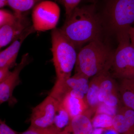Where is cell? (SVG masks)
Returning <instances> with one entry per match:
<instances>
[{
    "label": "cell",
    "mask_w": 134,
    "mask_h": 134,
    "mask_svg": "<svg viewBox=\"0 0 134 134\" xmlns=\"http://www.w3.org/2000/svg\"><path fill=\"white\" fill-rule=\"evenodd\" d=\"M51 51L57 76L56 81H63L71 76L76 63V48L59 29L55 28L52 34Z\"/></svg>",
    "instance_id": "277c9868"
},
{
    "label": "cell",
    "mask_w": 134,
    "mask_h": 134,
    "mask_svg": "<svg viewBox=\"0 0 134 134\" xmlns=\"http://www.w3.org/2000/svg\"><path fill=\"white\" fill-rule=\"evenodd\" d=\"M113 116L105 113H97L92 121L95 128H109L113 127Z\"/></svg>",
    "instance_id": "ffe728a7"
},
{
    "label": "cell",
    "mask_w": 134,
    "mask_h": 134,
    "mask_svg": "<svg viewBox=\"0 0 134 134\" xmlns=\"http://www.w3.org/2000/svg\"><path fill=\"white\" fill-rule=\"evenodd\" d=\"M33 26H29L14 40L12 44L0 53V68H10L15 64L16 60L23 42L27 37L35 31Z\"/></svg>",
    "instance_id": "30bf717a"
},
{
    "label": "cell",
    "mask_w": 134,
    "mask_h": 134,
    "mask_svg": "<svg viewBox=\"0 0 134 134\" xmlns=\"http://www.w3.org/2000/svg\"><path fill=\"white\" fill-rule=\"evenodd\" d=\"M104 72L93 77L89 82L88 90L85 98L88 107V110L91 113L97 111L100 104L98 96L100 82Z\"/></svg>",
    "instance_id": "5bb4252c"
},
{
    "label": "cell",
    "mask_w": 134,
    "mask_h": 134,
    "mask_svg": "<svg viewBox=\"0 0 134 134\" xmlns=\"http://www.w3.org/2000/svg\"><path fill=\"white\" fill-rule=\"evenodd\" d=\"M30 58L29 54L22 56L20 63L16 65L14 70L3 81L0 83V103L1 104L8 102L11 105L16 103V100L13 97V92L16 86L20 83L19 75L22 70L29 64Z\"/></svg>",
    "instance_id": "9c48e42d"
},
{
    "label": "cell",
    "mask_w": 134,
    "mask_h": 134,
    "mask_svg": "<svg viewBox=\"0 0 134 134\" xmlns=\"http://www.w3.org/2000/svg\"><path fill=\"white\" fill-rule=\"evenodd\" d=\"M117 37L118 46L114 51L110 72L114 77L120 79L134 78V48L129 33Z\"/></svg>",
    "instance_id": "5b68a950"
},
{
    "label": "cell",
    "mask_w": 134,
    "mask_h": 134,
    "mask_svg": "<svg viewBox=\"0 0 134 134\" xmlns=\"http://www.w3.org/2000/svg\"><path fill=\"white\" fill-rule=\"evenodd\" d=\"M118 92L124 106L134 111V78L120 79Z\"/></svg>",
    "instance_id": "2e32d148"
},
{
    "label": "cell",
    "mask_w": 134,
    "mask_h": 134,
    "mask_svg": "<svg viewBox=\"0 0 134 134\" xmlns=\"http://www.w3.org/2000/svg\"><path fill=\"white\" fill-rule=\"evenodd\" d=\"M60 10L56 3L44 0L37 4L32 14L35 30L45 31L55 29L60 18Z\"/></svg>",
    "instance_id": "8992f818"
},
{
    "label": "cell",
    "mask_w": 134,
    "mask_h": 134,
    "mask_svg": "<svg viewBox=\"0 0 134 134\" xmlns=\"http://www.w3.org/2000/svg\"><path fill=\"white\" fill-rule=\"evenodd\" d=\"M91 113L88 111L83 114L72 118L69 126L65 131L73 134H92L93 127L90 118Z\"/></svg>",
    "instance_id": "4fadbf2b"
},
{
    "label": "cell",
    "mask_w": 134,
    "mask_h": 134,
    "mask_svg": "<svg viewBox=\"0 0 134 134\" xmlns=\"http://www.w3.org/2000/svg\"><path fill=\"white\" fill-rule=\"evenodd\" d=\"M59 29L76 49L100 39L103 28L100 15L93 4L76 8Z\"/></svg>",
    "instance_id": "6da1fadb"
},
{
    "label": "cell",
    "mask_w": 134,
    "mask_h": 134,
    "mask_svg": "<svg viewBox=\"0 0 134 134\" xmlns=\"http://www.w3.org/2000/svg\"><path fill=\"white\" fill-rule=\"evenodd\" d=\"M113 128L119 134H134V111L125 106L120 107L113 117Z\"/></svg>",
    "instance_id": "8fae6325"
},
{
    "label": "cell",
    "mask_w": 134,
    "mask_h": 134,
    "mask_svg": "<svg viewBox=\"0 0 134 134\" xmlns=\"http://www.w3.org/2000/svg\"><path fill=\"white\" fill-rule=\"evenodd\" d=\"M89 78L79 73L63 81H56L49 95L61 102L70 91L77 90L86 95L88 90Z\"/></svg>",
    "instance_id": "ba28073f"
},
{
    "label": "cell",
    "mask_w": 134,
    "mask_h": 134,
    "mask_svg": "<svg viewBox=\"0 0 134 134\" xmlns=\"http://www.w3.org/2000/svg\"><path fill=\"white\" fill-rule=\"evenodd\" d=\"M114 78L110 71L103 73L99 86L98 96V99L100 104L103 103L108 96L119 93L118 86Z\"/></svg>",
    "instance_id": "e0dca14e"
},
{
    "label": "cell",
    "mask_w": 134,
    "mask_h": 134,
    "mask_svg": "<svg viewBox=\"0 0 134 134\" xmlns=\"http://www.w3.org/2000/svg\"><path fill=\"white\" fill-rule=\"evenodd\" d=\"M82 0H60L65 7L66 17L69 16Z\"/></svg>",
    "instance_id": "7402d4cb"
},
{
    "label": "cell",
    "mask_w": 134,
    "mask_h": 134,
    "mask_svg": "<svg viewBox=\"0 0 134 134\" xmlns=\"http://www.w3.org/2000/svg\"><path fill=\"white\" fill-rule=\"evenodd\" d=\"M100 15L103 29L109 33H129L134 23V0H108Z\"/></svg>",
    "instance_id": "3957f363"
},
{
    "label": "cell",
    "mask_w": 134,
    "mask_h": 134,
    "mask_svg": "<svg viewBox=\"0 0 134 134\" xmlns=\"http://www.w3.org/2000/svg\"><path fill=\"white\" fill-rule=\"evenodd\" d=\"M129 33L131 45L134 48V25L130 29Z\"/></svg>",
    "instance_id": "484cf974"
},
{
    "label": "cell",
    "mask_w": 134,
    "mask_h": 134,
    "mask_svg": "<svg viewBox=\"0 0 134 134\" xmlns=\"http://www.w3.org/2000/svg\"><path fill=\"white\" fill-rule=\"evenodd\" d=\"M114 53L101 39L91 41L81 48L77 54L75 72L90 78L110 71Z\"/></svg>",
    "instance_id": "7a4b0ae2"
},
{
    "label": "cell",
    "mask_w": 134,
    "mask_h": 134,
    "mask_svg": "<svg viewBox=\"0 0 134 134\" xmlns=\"http://www.w3.org/2000/svg\"><path fill=\"white\" fill-rule=\"evenodd\" d=\"M44 0H8V5L14 11L17 16H23V12L33 7L38 2Z\"/></svg>",
    "instance_id": "d6986e66"
},
{
    "label": "cell",
    "mask_w": 134,
    "mask_h": 134,
    "mask_svg": "<svg viewBox=\"0 0 134 134\" xmlns=\"http://www.w3.org/2000/svg\"><path fill=\"white\" fill-rule=\"evenodd\" d=\"M0 134H18L6 124L5 121L0 120Z\"/></svg>",
    "instance_id": "603a6c76"
},
{
    "label": "cell",
    "mask_w": 134,
    "mask_h": 134,
    "mask_svg": "<svg viewBox=\"0 0 134 134\" xmlns=\"http://www.w3.org/2000/svg\"><path fill=\"white\" fill-rule=\"evenodd\" d=\"M103 134H119L114 129H108L104 132Z\"/></svg>",
    "instance_id": "4316f807"
},
{
    "label": "cell",
    "mask_w": 134,
    "mask_h": 134,
    "mask_svg": "<svg viewBox=\"0 0 134 134\" xmlns=\"http://www.w3.org/2000/svg\"><path fill=\"white\" fill-rule=\"evenodd\" d=\"M20 134H44L41 133L38 130L35 129L32 127L30 126L29 129L24 131L22 132Z\"/></svg>",
    "instance_id": "d4e9b609"
},
{
    "label": "cell",
    "mask_w": 134,
    "mask_h": 134,
    "mask_svg": "<svg viewBox=\"0 0 134 134\" xmlns=\"http://www.w3.org/2000/svg\"><path fill=\"white\" fill-rule=\"evenodd\" d=\"M29 26V21L22 16L14 23L0 27V48L14 41Z\"/></svg>",
    "instance_id": "7c38bea8"
},
{
    "label": "cell",
    "mask_w": 134,
    "mask_h": 134,
    "mask_svg": "<svg viewBox=\"0 0 134 134\" xmlns=\"http://www.w3.org/2000/svg\"><path fill=\"white\" fill-rule=\"evenodd\" d=\"M20 17L17 16L15 14H12L7 10L1 9L0 10V27L14 23Z\"/></svg>",
    "instance_id": "44dd1931"
},
{
    "label": "cell",
    "mask_w": 134,
    "mask_h": 134,
    "mask_svg": "<svg viewBox=\"0 0 134 134\" xmlns=\"http://www.w3.org/2000/svg\"><path fill=\"white\" fill-rule=\"evenodd\" d=\"M59 101L50 96L33 108L31 116L30 126L43 130L53 125Z\"/></svg>",
    "instance_id": "52a82bcc"
},
{
    "label": "cell",
    "mask_w": 134,
    "mask_h": 134,
    "mask_svg": "<svg viewBox=\"0 0 134 134\" xmlns=\"http://www.w3.org/2000/svg\"><path fill=\"white\" fill-rule=\"evenodd\" d=\"M7 5H8V0H0V8L1 9Z\"/></svg>",
    "instance_id": "f1b7e54d"
},
{
    "label": "cell",
    "mask_w": 134,
    "mask_h": 134,
    "mask_svg": "<svg viewBox=\"0 0 134 134\" xmlns=\"http://www.w3.org/2000/svg\"><path fill=\"white\" fill-rule=\"evenodd\" d=\"M61 103L72 119L84 113L88 110L86 99L75 97L69 93L63 98Z\"/></svg>",
    "instance_id": "9a60e30c"
},
{
    "label": "cell",
    "mask_w": 134,
    "mask_h": 134,
    "mask_svg": "<svg viewBox=\"0 0 134 134\" xmlns=\"http://www.w3.org/2000/svg\"><path fill=\"white\" fill-rule=\"evenodd\" d=\"M9 69L8 67L0 68V83L3 81L10 74L11 72L9 71Z\"/></svg>",
    "instance_id": "cb8c5ba5"
},
{
    "label": "cell",
    "mask_w": 134,
    "mask_h": 134,
    "mask_svg": "<svg viewBox=\"0 0 134 134\" xmlns=\"http://www.w3.org/2000/svg\"><path fill=\"white\" fill-rule=\"evenodd\" d=\"M104 129L103 128H95L92 134H103Z\"/></svg>",
    "instance_id": "83f0119b"
},
{
    "label": "cell",
    "mask_w": 134,
    "mask_h": 134,
    "mask_svg": "<svg viewBox=\"0 0 134 134\" xmlns=\"http://www.w3.org/2000/svg\"><path fill=\"white\" fill-rule=\"evenodd\" d=\"M71 120L69 114L59 102L52 126L59 132L66 133L65 130L69 126Z\"/></svg>",
    "instance_id": "ac0fdd59"
}]
</instances>
